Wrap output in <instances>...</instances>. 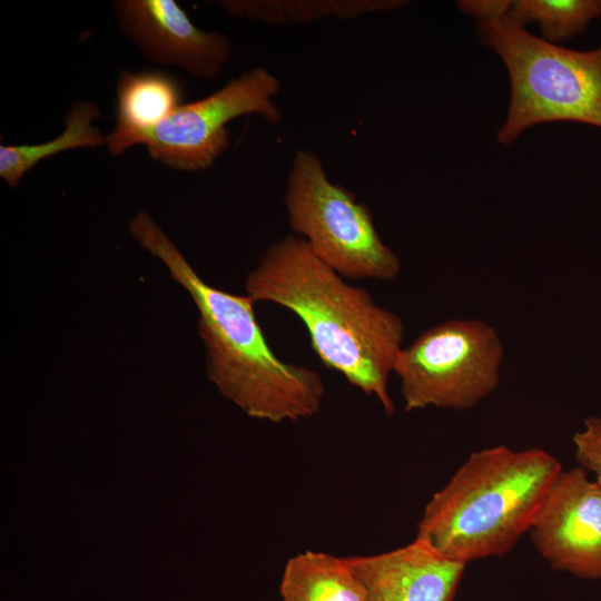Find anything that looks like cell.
Instances as JSON below:
<instances>
[{"instance_id":"8","label":"cell","mask_w":601,"mask_h":601,"mask_svg":"<svg viewBox=\"0 0 601 601\" xmlns=\"http://www.w3.org/2000/svg\"><path fill=\"white\" fill-rule=\"evenodd\" d=\"M529 533L534 548L554 570L601 580V485L582 467L562 469Z\"/></svg>"},{"instance_id":"7","label":"cell","mask_w":601,"mask_h":601,"mask_svg":"<svg viewBox=\"0 0 601 601\" xmlns=\"http://www.w3.org/2000/svg\"><path fill=\"white\" fill-rule=\"evenodd\" d=\"M280 81L264 67L230 79L217 91L183 104L159 126L144 135L139 145L156 161L194 173L208 169L229 146L228 124L237 117L257 114L278 124L283 111L275 104Z\"/></svg>"},{"instance_id":"4","label":"cell","mask_w":601,"mask_h":601,"mask_svg":"<svg viewBox=\"0 0 601 601\" xmlns=\"http://www.w3.org/2000/svg\"><path fill=\"white\" fill-rule=\"evenodd\" d=\"M482 43L503 61L511 99L496 132L510 145L532 126L572 121L601 128V46L574 50L514 23L508 12L475 20Z\"/></svg>"},{"instance_id":"9","label":"cell","mask_w":601,"mask_h":601,"mask_svg":"<svg viewBox=\"0 0 601 601\" xmlns=\"http://www.w3.org/2000/svg\"><path fill=\"white\" fill-rule=\"evenodd\" d=\"M114 11L121 33L149 61L213 79L230 59L228 37L197 28L175 0H118Z\"/></svg>"},{"instance_id":"3","label":"cell","mask_w":601,"mask_h":601,"mask_svg":"<svg viewBox=\"0 0 601 601\" xmlns=\"http://www.w3.org/2000/svg\"><path fill=\"white\" fill-rule=\"evenodd\" d=\"M561 463L542 449L472 452L426 503L416 538L467 564L500 556L529 532Z\"/></svg>"},{"instance_id":"1","label":"cell","mask_w":601,"mask_h":601,"mask_svg":"<svg viewBox=\"0 0 601 601\" xmlns=\"http://www.w3.org/2000/svg\"><path fill=\"white\" fill-rule=\"evenodd\" d=\"M245 289L255 303L270 302L293 312L319 361L374 396L387 415L394 413L388 378L404 337L397 314L344 282L299 236L272 244L248 274Z\"/></svg>"},{"instance_id":"11","label":"cell","mask_w":601,"mask_h":601,"mask_svg":"<svg viewBox=\"0 0 601 601\" xmlns=\"http://www.w3.org/2000/svg\"><path fill=\"white\" fill-rule=\"evenodd\" d=\"M180 81L161 70L121 71L116 87V126L106 136L111 156L139 145L144 135L167 120L184 104Z\"/></svg>"},{"instance_id":"2","label":"cell","mask_w":601,"mask_h":601,"mask_svg":"<svg viewBox=\"0 0 601 601\" xmlns=\"http://www.w3.org/2000/svg\"><path fill=\"white\" fill-rule=\"evenodd\" d=\"M136 242L158 258L195 303L209 380L247 415L272 423L316 415L325 385L315 370L286 363L268 345L254 299L205 283L146 211L129 221Z\"/></svg>"},{"instance_id":"13","label":"cell","mask_w":601,"mask_h":601,"mask_svg":"<svg viewBox=\"0 0 601 601\" xmlns=\"http://www.w3.org/2000/svg\"><path fill=\"white\" fill-rule=\"evenodd\" d=\"M100 117L96 104L75 102L66 115L62 132L57 137L40 144H1L0 177L10 187H17L29 170L47 158L70 149L106 146V136L93 125Z\"/></svg>"},{"instance_id":"12","label":"cell","mask_w":601,"mask_h":601,"mask_svg":"<svg viewBox=\"0 0 601 601\" xmlns=\"http://www.w3.org/2000/svg\"><path fill=\"white\" fill-rule=\"evenodd\" d=\"M279 594L282 601H365L345 558L311 550L287 561Z\"/></svg>"},{"instance_id":"5","label":"cell","mask_w":601,"mask_h":601,"mask_svg":"<svg viewBox=\"0 0 601 601\" xmlns=\"http://www.w3.org/2000/svg\"><path fill=\"white\" fill-rule=\"evenodd\" d=\"M284 200L292 230L342 277L394 280L400 275L401 262L381 239L371 209L329 180L314 151H295Z\"/></svg>"},{"instance_id":"14","label":"cell","mask_w":601,"mask_h":601,"mask_svg":"<svg viewBox=\"0 0 601 601\" xmlns=\"http://www.w3.org/2000/svg\"><path fill=\"white\" fill-rule=\"evenodd\" d=\"M219 6L229 14L272 26H294L323 19H354L397 9L401 0H226Z\"/></svg>"},{"instance_id":"6","label":"cell","mask_w":601,"mask_h":601,"mask_svg":"<svg viewBox=\"0 0 601 601\" xmlns=\"http://www.w3.org/2000/svg\"><path fill=\"white\" fill-rule=\"evenodd\" d=\"M503 357L497 332L483 321L452 318L427 328L394 365L404 408H472L497 387Z\"/></svg>"},{"instance_id":"10","label":"cell","mask_w":601,"mask_h":601,"mask_svg":"<svg viewBox=\"0 0 601 601\" xmlns=\"http://www.w3.org/2000/svg\"><path fill=\"white\" fill-rule=\"evenodd\" d=\"M345 559L365 601H453L466 566L416 536L395 550Z\"/></svg>"},{"instance_id":"16","label":"cell","mask_w":601,"mask_h":601,"mask_svg":"<svg viewBox=\"0 0 601 601\" xmlns=\"http://www.w3.org/2000/svg\"><path fill=\"white\" fill-rule=\"evenodd\" d=\"M574 454L584 471L601 485V416H590L583 428L573 435Z\"/></svg>"},{"instance_id":"15","label":"cell","mask_w":601,"mask_h":601,"mask_svg":"<svg viewBox=\"0 0 601 601\" xmlns=\"http://www.w3.org/2000/svg\"><path fill=\"white\" fill-rule=\"evenodd\" d=\"M508 17L521 27L536 22L541 38L558 45L601 18V0H512Z\"/></svg>"}]
</instances>
